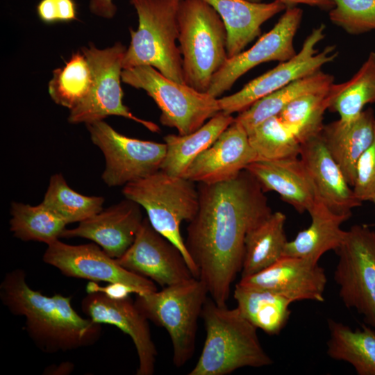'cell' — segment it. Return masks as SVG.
I'll return each mask as SVG.
<instances>
[{"label": "cell", "mask_w": 375, "mask_h": 375, "mask_svg": "<svg viewBox=\"0 0 375 375\" xmlns=\"http://www.w3.org/2000/svg\"><path fill=\"white\" fill-rule=\"evenodd\" d=\"M327 322L328 356L348 362L358 375H375V329L363 324L353 330L333 319Z\"/></svg>", "instance_id": "27"}, {"label": "cell", "mask_w": 375, "mask_h": 375, "mask_svg": "<svg viewBox=\"0 0 375 375\" xmlns=\"http://www.w3.org/2000/svg\"><path fill=\"white\" fill-rule=\"evenodd\" d=\"M248 137L258 160L299 156L301 143L277 115L256 126L248 133Z\"/></svg>", "instance_id": "35"}, {"label": "cell", "mask_w": 375, "mask_h": 375, "mask_svg": "<svg viewBox=\"0 0 375 375\" xmlns=\"http://www.w3.org/2000/svg\"><path fill=\"white\" fill-rule=\"evenodd\" d=\"M281 212H272L246 235L241 278L255 274L283 257L288 242Z\"/></svg>", "instance_id": "26"}, {"label": "cell", "mask_w": 375, "mask_h": 375, "mask_svg": "<svg viewBox=\"0 0 375 375\" xmlns=\"http://www.w3.org/2000/svg\"><path fill=\"white\" fill-rule=\"evenodd\" d=\"M122 194L146 210L152 226L180 249L193 276L199 278V270L180 231L181 223L190 222L199 209V192L194 182L171 176L160 169L125 185Z\"/></svg>", "instance_id": "5"}, {"label": "cell", "mask_w": 375, "mask_h": 375, "mask_svg": "<svg viewBox=\"0 0 375 375\" xmlns=\"http://www.w3.org/2000/svg\"><path fill=\"white\" fill-rule=\"evenodd\" d=\"M92 81L86 57L82 51L76 52L64 67L53 70L49 83V93L56 104L72 110L88 97Z\"/></svg>", "instance_id": "32"}, {"label": "cell", "mask_w": 375, "mask_h": 375, "mask_svg": "<svg viewBox=\"0 0 375 375\" xmlns=\"http://www.w3.org/2000/svg\"><path fill=\"white\" fill-rule=\"evenodd\" d=\"M182 0H130L136 10L138 27L130 28L131 42L123 60V69L149 65L164 76L186 84L182 56L176 41Z\"/></svg>", "instance_id": "4"}, {"label": "cell", "mask_w": 375, "mask_h": 375, "mask_svg": "<svg viewBox=\"0 0 375 375\" xmlns=\"http://www.w3.org/2000/svg\"><path fill=\"white\" fill-rule=\"evenodd\" d=\"M256 160L258 157L249 142L247 132L235 119L210 147L194 160L183 177L194 183L223 182L236 177Z\"/></svg>", "instance_id": "18"}, {"label": "cell", "mask_w": 375, "mask_h": 375, "mask_svg": "<svg viewBox=\"0 0 375 375\" xmlns=\"http://www.w3.org/2000/svg\"><path fill=\"white\" fill-rule=\"evenodd\" d=\"M208 294L205 283L194 277L160 290L136 294L134 303L138 310L167 331L173 347V363L178 368L194 355L197 322Z\"/></svg>", "instance_id": "7"}, {"label": "cell", "mask_w": 375, "mask_h": 375, "mask_svg": "<svg viewBox=\"0 0 375 375\" xmlns=\"http://www.w3.org/2000/svg\"><path fill=\"white\" fill-rule=\"evenodd\" d=\"M197 190L199 209L189 222L185 244L210 298L226 306L242 269L246 235L272 211L247 169L226 181L199 183Z\"/></svg>", "instance_id": "1"}, {"label": "cell", "mask_w": 375, "mask_h": 375, "mask_svg": "<svg viewBox=\"0 0 375 375\" xmlns=\"http://www.w3.org/2000/svg\"><path fill=\"white\" fill-rule=\"evenodd\" d=\"M10 230L23 241H37L47 245L59 240L67 224L42 203L31 206L13 202Z\"/></svg>", "instance_id": "31"}, {"label": "cell", "mask_w": 375, "mask_h": 375, "mask_svg": "<svg viewBox=\"0 0 375 375\" xmlns=\"http://www.w3.org/2000/svg\"><path fill=\"white\" fill-rule=\"evenodd\" d=\"M3 304L15 315L25 318V329L35 345L49 353L65 352L94 344L102 328L73 308L72 299L61 294L48 297L29 287L26 272L15 269L0 285Z\"/></svg>", "instance_id": "2"}, {"label": "cell", "mask_w": 375, "mask_h": 375, "mask_svg": "<svg viewBox=\"0 0 375 375\" xmlns=\"http://www.w3.org/2000/svg\"><path fill=\"white\" fill-rule=\"evenodd\" d=\"M89 8L92 14L105 19H112L117 12L113 0H89Z\"/></svg>", "instance_id": "39"}, {"label": "cell", "mask_w": 375, "mask_h": 375, "mask_svg": "<svg viewBox=\"0 0 375 375\" xmlns=\"http://www.w3.org/2000/svg\"><path fill=\"white\" fill-rule=\"evenodd\" d=\"M42 203L67 224L81 222L103 210L104 198L72 190L61 174L51 176Z\"/></svg>", "instance_id": "34"}, {"label": "cell", "mask_w": 375, "mask_h": 375, "mask_svg": "<svg viewBox=\"0 0 375 375\" xmlns=\"http://www.w3.org/2000/svg\"><path fill=\"white\" fill-rule=\"evenodd\" d=\"M253 2H259L261 0H248ZM288 6H296L297 4H305L317 7L322 10H331L335 4L333 0H278Z\"/></svg>", "instance_id": "40"}, {"label": "cell", "mask_w": 375, "mask_h": 375, "mask_svg": "<svg viewBox=\"0 0 375 375\" xmlns=\"http://www.w3.org/2000/svg\"><path fill=\"white\" fill-rule=\"evenodd\" d=\"M81 305L85 315L94 322L115 326L130 336L139 360L137 375L153 374L158 353L149 320L129 295L111 294L92 282L88 286V293Z\"/></svg>", "instance_id": "14"}, {"label": "cell", "mask_w": 375, "mask_h": 375, "mask_svg": "<svg viewBox=\"0 0 375 375\" xmlns=\"http://www.w3.org/2000/svg\"><path fill=\"white\" fill-rule=\"evenodd\" d=\"M327 283L324 269L309 259L283 256L269 267L241 278L239 284L280 294L292 302L324 301Z\"/></svg>", "instance_id": "17"}, {"label": "cell", "mask_w": 375, "mask_h": 375, "mask_svg": "<svg viewBox=\"0 0 375 375\" xmlns=\"http://www.w3.org/2000/svg\"><path fill=\"white\" fill-rule=\"evenodd\" d=\"M302 17L301 8L287 7L274 26L251 48L226 60L213 76L207 92L219 98L238 79L257 65L269 61L284 62L294 57L297 54L294 38Z\"/></svg>", "instance_id": "15"}, {"label": "cell", "mask_w": 375, "mask_h": 375, "mask_svg": "<svg viewBox=\"0 0 375 375\" xmlns=\"http://www.w3.org/2000/svg\"><path fill=\"white\" fill-rule=\"evenodd\" d=\"M372 202H373L374 204H375V195L374 197L372 198V199L371 200Z\"/></svg>", "instance_id": "41"}, {"label": "cell", "mask_w": 375, "mask_h": 375, "mask_svg": "<svg viewBox=\"0 0 375 375\" xmlns=\"http://www.w3.org/2000/svg\"><path fill=\"white\" fill-rule=\"evenodd\" d=\"M124 268L164 288L193 278L180 249L144 217L129 249L116 259Z\"/></svg>", "instance_id": "16"}, {"label": "cell", "mask_w": 375, "mask_h": 375, "mask_svg": "<svg viewBox=\"0 0 375 375\" xmlns=\"http://www.w3.org/2000/svg\"><path fill=\"white\" fill-rule=\"evenodd\" d=\"M141 206L125 198L120 202L65 228L60 238H83L97 244L110 257H122L133 243L143 222Z\"/></svg>", "instance_id": "19"}, {"label": "cell", "mask_w": 375, "mask_h": 375, "mask_svg": "<svg viewBox=\"0 0 375 375\" xmlns=\"http://www.w3.org/2000/svg\"><path fill=\"white\" fill-rule=\"evenodd\" d=\"M311 217L310 226L299 231L294 239L288 241L283 256H292L319 261L327 251L340 247L346 231L342 223L351 215L339 214L328 207L319 197L308 212Z\"/></svg>", "instance_id": "24"}, {"label": "cell", "mask_w": 375, "mask_h": 375, "mask_svg": "<svg viewBox=\"0 0 375 375\" xmlns=\"http://www.w3.org/2000/svg\"><path fill=\"white\" fill-rule=\"evenodd\" d=\"M94 144L103 152V182L109 187L125 185L160 169L167 146L124 135L103 120L86 124Z\"/></svg>", "instance_id": "11"}, {"label": "cell", "mask_w": 375, "mask_h": 375, "mask_svg": "<svg viewBox=\"0 0 375 375\" xmlns=\"http://www.w3.org/2000/svg\"><path fill=\"white\" fill-rule=\"evenodd\" d=\"M201 317L206 340L188 375H226L242 367H262L273 363L260 344L258 328L237 307L229 309L207 298Z\"/></svg>", "instance_id": "3"}, {"label": "cell", "mask_w": 375, "mask_h": 375, "mask_svg": "<svg viewBox=\"0 0 375 375\" xmlns=\"http://www.w3.org/2000/svg\"><path fill=\"white\" fill-rule=\"evenodd\" d=\"M335 252L334 279L339 297L375 329V231L366 224L352 226Z\"/></svg>", "instance_id": "10"}, {"label": "cell", "mask_w": 375, "mask_h": 375, "mask_svg": "<svg viewBox=\"0 0 375 375\" xmlns=\"http://www.w3.org/2000/svg\"><path fill=\"white\" fill-rule=\"evenodd\" d=\"M122 81L144 90L160 108V123L179 135L197 131L221 111L218 98L173 81L149 65L123 69Z\"/></svg>", "instance_id": "8"}, {"label": "cell", "mask_w": 375, "mask_h": 375, "mask_svg": "<svg viewBox=\"0 0 375 375\" xmlns=\"http://www.w3.org/2000/svg\"><path fill=\"white\" fill-rule=\"evenodd\" d=\"M262 190L274 191L299 213L308 212L319 197L301 158L259 160L247 167Z\"/></svg>", "instance_id": "20"}, {"label": "cell", "mask_w": 375, "mask_h": 375, "mask_svg": "<svg viewBox=\"0 0 375 375\" xmlns=\"http://www.w3.org/2000/svg\"><path fill=\"white\" fill-rule=\"evenodd\" d=\"M339 85V92L328 110L338 112L340 120L350 122L360 115L367 104L375 103V51L369 53L351 79Z\"/></svg>", "instance_id": "33"}, {"label": "cell", "mask_w": 375, "mask_h": 375, "mask_svg": "<svg viewBox=\"0 0 375 375\" xmlns=\"http://www.w3.org/2000/svg\"><path fill=\"white\" fill-rule=\"evenodd\" d=\"M41 21L46 24L76 19V6L74 0H41L36 8Z\"/></svg>", "instance_id": "38"}, {"label": "cell", "mask_w": 375, "mask_h": 375, "mask_svg": "<svg viewBox=\"0 0 375 375\" xmlns=\"http://www.w3.org/2000/svg\"><path fill=\"white\" fill-rule=\"evenodd\" d=\"M219 15L227 31L228 58L244 49L261 33L262 25L288 7L274 0L270 3L248 0H204Z\"/></svg>", "instance_id": "23"}, {"label": "cell", "mask_w": 375, "mask_h": 375, "mask_svg": "<svg viewBox=\"0 0 375 375\" xmlns=\"http://www.w3.org/2000/svg\"><path fill=\"white\" fill-rule=\"evenodd\" d=\"M374 130V112L368 108L350 122L339 119L324 125L320 133L327 149L352 188L358 160L372 143Z\"/></svg>", "instance_id": "22"}, {"label": "cell", "mask_w": 375, "mask_h": 375, "mask_svg": "<svg viewBox=\"0 0 375 375\" xmlns=\"http://www.w3.org/2000/svg\"><path fill=\"white\" fill-rule=\"evenodd\" d=\"M334 83L333 75L319 70L314 74L297 79L275 92L260 99L235 119L249 133L267 119L278 115L291 101L308 93L328 90Z\"/></svg>", "instance_id": "28"}, {"label": "cell", "mask_w": 375, "mask_h": 375, "mask_svg": "<svg viewBox=\"0 0 375 375\" xmlns=\"http://www.w3.org/2000/svg\"><path fill=\"white\" fill-rule=\"evenodd\" d=\"M178 24L185 82L207 92L213 76L228 59L226 26L217 12L204 0H182Z\"/></svg>", "instance_id": "6"}, {"label": "cell", "mask_w": 375, "mask_h": 375, "mask_svg": "<svg viewBox=\"0 0 375 375\" xmlns=\"http://www.w3.org/2000/svg\"><path fill=\"white\" fill-rule=\"evenodd\" d=\"M126 51L121 42L103 49H97L93 44L81 49L90 64L93 81L88 97L70 110L69 123L86 124L116 115L138 122L153 133L160 132L156 124L135 116L123 103L121 81Z\"/></svg>", "instance_id": "9"}, {"label": "cell", "mask_w": 375, "mask_h": 375, "mask_svg": "<svg viewBox=\"0 0 375 375\" xmlns=\"http://www.w3.org/2000/svg\"><path fill=\"white\" fill-rule=\"evenodd\" d=\"M329 19L351 35L375 31V0H333Z\"/></svg>", "instance_id": "36"}, {"label": "cell", "mask_w": 375, "mask_h": 375, "mask_svg": "<svg viewBox=\"0 0 375 375\" xmlns=\"http://www.w3.org/2000/svg\"><path fill=\"white\" fill-rule=\"evenodd\" d=\"M299 156L314 183L318 197L333 211L351 215L353 208L362 205L320 134L301 144Z\"/></svg>", "instance_id": "21"}, {"label": "cell", "mask_w": 375, "mask_h": 375, "mask_svg": "<svg viewBox=\"0 0 375 375\" xmlns=\"http://www.w3.org/2000/svg\"><path fill=\"white\" fill-rule=\"evenodd\" d=\"M234 120L232 115L220 111L191 133L165 136L167 151L160 170L173 176L183 177L194 160L210 147Z\"/></svg>", "instance_id": "25"}, {"label": "cell", "mask_w": 375, "mask_h": 375, "mask_svg": "<svg viewBox=\"0 0 375 375\" xmlns=\"http://www.w3.org/2000/svg\"><path fill=\"white\" fill-rule=\"evenodd\" d=\"M233 297L241 314L255 327L269 335H278L290 316L287 298L274 292L235 285Z\"/></svg>", "instance_id": "29"}, {"label": "cell", "mask_w": 375, "mask_h": 375, "mask_svg": "<svg viewBox=\"0 0 375 375\" xmlns=\"http://www.w3.org/2000/svg\"><path fill=\"white\" fill-rule=\"evenodd\" d=\"M353 190L362 202L371 201L375 195V130L372 143L358 160Z\"/></svg>", "instance_id": "37"}, {"label": "cell", "mask_w": 375, "mask_h": 375, "mask_svg": "<svg viewBox=\"0 0 375 375\" xmlns=\"http://www.w3.org/2000/svg\"><path fill=\"white\" fill-rule=\"evenodd\" d=\"M335 83L326 90L308 93L294 99L277 115L303 142L320 134L324 114L336 95Z\"/></svg>", "instance_id": "30"}, {"label": "cell", "mask_w": 375, "mask_h": 375, "mask_svg": "<svg viewBox=\"0 0 375 375\" xmlns=\"http://www.w3.org/2000/svg\"><path fill=\"white\" fill-rule=\"evenodd\" d=\"M324 24L313 28L305 39L299 52L291 59L281 62L274 68L253 79L238 92L218 98L221 111L228 115L241 112L260 99L291 82L314 74L338 56L335 45L322 51L316 48L325 37Z\"/></svg>", "instance_id": "12"}, {"label": "cell", "mask_w": 375, "mask_h": 375, "mask_svg": "<svg viewBox=\"0 0 375 375\" xmlns=\"http://www.w3.org/2000/svg\"><path fill=\"white\" fill-rule=\"evenodd\" d=\"M42 260L67 277L124 285L135 294L157 290L153 281L124 268L96 243L71 245L57 240L47 245Z\"/></svg>", "instance_id": "13"}]
</instances>
